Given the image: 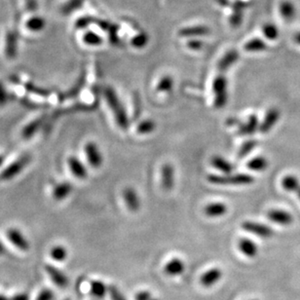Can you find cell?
<instances>
[{"label": "cell", "instance_id": "37", "mask_svg": "<svg viewBox=\"0 0 300 300\" xmlns=\"http://www.w3.org/2000/svg\"><path fill=\"white\" fill-rule=\"evenodd\" d=\"M262 30L265 37L269 40H275L279 37V29L274 24H265Z\"/></svg>", "mask_w": 300, "mask_h": 300}, {"label": "cell", "instance_id": "25", "mask_svg": "<svg viewBox=\"0 0 300 300\" xmlns=\"http://www.w3.org/2000/svg\"><path fill=\"white\" fill-rule=\"evenodd\" d=\"M282 186L285 188V190L296 194L300 199V183L296 176L286 175L282 179Z\"/></svg>", "mask_w": 300, "mask_h": 300}, {"label": "cell", "instance_id": "43", "mask_svg": "<svg viewBox=\"0 0 300 300\" xmlns=\"http://www.w3.org/2000/svg\"><path fill=\"white\" fill-rule=\"evenodd\" d=\"M55 294L50 289H43L39 292L35 300H54Z\"/></svg>", "mask_w": 300, "mask_h": 300}, {"label": "cell", "instance_id": "15", "mask_svg": "<svg viewBox=\"0 0 300 300\" xmlns=\"http://www.w3.org/2000/svg\"><path fill=\"white\" fill-rule=\"evenodd\" d=\"M239 53L236 50H230L224 54L223 58L217 64V69L219 73H224L226 70L232 67L233 65L239 59Z\"/></svg>", "mask_w": 300, "mask_h": 300}, {"label": "cell", "instance_id": "55", "mask_svg": "<svg viewBox=\"0 0 300 300\" xmlns=\"http://www.w3.org/2000/svg\"><path fill=\"white\" fill-rule=\"evenodd\" d=\"M4 162H5V157L3 155L0 154V167L4 164Z\"/></svg>", "mask_w": 300, "mask_h": 300}, {"label": "cell", "instance_id": "1", "mask_svg": "<svg viewBox=\"0 0 300 300\" xmlns=\"http://www.w3.org/2000/svg\"><path fill=\"white\" fill-rule=\"evenodd\" d=\"M105 97L107 99V105L111 111L113 112L118 126L123 130H127L130 125L129 118L127 115L126 110L123 107L121 101L117 96L116 92L111 87H107L105 90Z\"/></svg>", "mask_w": 300, "mask_h": 300}, {"label": "cell", "instance_id": "48", "mask_svg": "<svg viewBox=\"0 0 300 300\" xmlns=\"http://www.w3.org/2000/svg\"><path fill=\"white\" fill-rule=\"evenodd\" d=\"M96 23L101 29H104L106 31H108L112 27V24H110L108 21H106V19H97Z\"/></svg>", "mask_w": 300, "mask_h": 300}, {"label": "cell", "instance_id": "50", "mask_svg": "<svg viewBox=\"0 0 300 300\" xmlns=\"http://www.w3.org/2000/svg\"><path fill=\"white\" fill-rule=\"evenodd\" d=\"M29 295L26 294V293H19V294H16L14 296H12L10 300H29Z\"/></svg>", "mask_w": 300, "mask_h": 300}, {"label": "cell", "instance_id": "11", "mask_svg": "<svg viewBox=\"0 0 300 300\" xmlns=\"http://www.w3.org/2000/svg\"><path fill=\"white\" fill-rule=\"evenodd\" d=\"M185 271V263L178 257L172 258L166 263L164 266V273L169 277H177L184 274Z\"/></svg>", "mask_w": 300, "mask_h": 300}, {"label": "cell", "instance_id": "6", "mask_svg": "<svg viewBox=\"0 0 300 300\" xmlns=\"http://www.w3.org/2000/svg\"><path fill=\"white\" fill-rule=\"evenodd\" d=\"M84 150H85V154H86V158H87L89 164L95 169L101 168V166L103 165V162H104V158H103V155H102L98 146L95 143L90 142L85 146Z\"/></svg>", "mask_w": 300, "mask_h": 300}, {"label": "cell", "instance_id": "32", "mask_svg": "<svg viewBox=\"0 0 300 300\" xmlns=\"http://www.w3.org/2000/svg\"><path fill=\"white\" fill-rule=\"evenodd\" d=\"M84 1L85 0H68V2L61 9L62 14L69 15V14L75 12L76 10L82 7V5L84 4Z\"/></svg>", "mask_w": 300, "mask_h": 300}, {"label": "cell", "instance_id": "3", "mask_svg": "<svg viewBox=\"0 0 300 300\" xmlns=\"http://www.w3.org/2000/svg\"><path fill=\"white\" fill-rule=\"evenodd\" d=\"M213 92L214 94V107L223 108L225 107L228 98L227 79L223 73H219L213 79Z\"/></svg>", "mask_w": 300, "mask_h": 300}, {"label": "cell", "instance_id": "23", "mask_svg": "<svg viewBox=\"0 0 300 300\" xmlns=\"http://www.w3.org/2000/svg\"><path fill=\"white\" fill-rule=\"evenodd\" d=\"M44 120H45V116H41L29 123L22 131L23 137L26 139H29L30 137L34 136L38 132L39 129L43 125Z\"/></svg>", "mask_w": 300, "mask_h": 300}, {"label": "cell", "instance_id": "51", "mask_svg": "<svg viewBox=\"0 0 300 300\" xmlns=\"http://www.w3.org/2000/svg\"><path fill=\"white\" fill-rule=\"evenodd\" d=\"M228 124L229 125H241V123L237 119H229Z\"/></svg>", "mask_w": 300, "mask_h": 300}, {"label": "cell", "instance_id": "47", "mask_svg": "<svg viewBox=\"0 0 300 300\" xmlns=\"http://www.w3.org/2000/svg\"><path fill=\"white\" fill-rule=\"evenodd\" d=\"M152 294L147 291H138L136 294V300H150L152 298Z\"/></svg>", "mask_w": 300, "mask_h": 300}, {"label": "cell", "instance_id": "38", "mask_svg": "<svg viewBox=\"0 0 300 300\" xmlns=\"http://www.w3.org/2000/svg\"><path fill=\"white\" fill-rule=\"evenodd\" d=\"M83 40L87 45H91V46H98L103 43V38L93 31L86 32L83 36Z\"/></svg>", "mask_w": 300, "mask_h": 300}, {"label": "cell", "instance_id": "7", "mask_svg": "<svg viewBox=\"0 0 300 300\" xmlns=\"http://www.w3.org/2000/svg\"><path fill=\"white\" fill-rule=\"evenodd\" d=\"M7 238L16 248H18L23 252L29 251L30 248L29 240L25 237V235L17 228H10L7 231Z\"/></svg>", "mask_w": 300, "mask_h": 300}, {"label": "cell", "instance_id": "13", "mask_svg": "<svg viewBox=\"0 0 300 300\" xmlns=\"http://www.w3.org/2000/svg\"><path fill=\"white\" fill-rule=\"evenodd\" d=\"M123 199L127 208L131 212H137L141 208V200L136 190L132 187H127L123 191Z\"/></svg>", "mask_w": 300, "mask_h": 300}, {"label": "cell", "instance_id": "49", "mask_svg": "<svg viewBox=\"0 0 300 300\" xmlns=\"http://www.w3.org/2000/svg\"><path fill=\"white\" fill-rule=\"evenodd\" d=\"M26 6L30 12H34L37 9V2L36 0H26Z\"/></svg>", "mask_w": 300, "mask_h": 300}, {"label": "cell", "instance_id": "40", "mask_svg": "<svg viewBox=\"0 0 300 300\" xmlns=\"http://www.w3.org/2000/svg\"><path fill=\"white\" fill-rule=\"evenodd\" d=\"M84 83H85V77H84V75H83L82 78H80V79H79V81H78L77 83H76V85L74 86V88H73L72 90L68 91L67 94H65L64 98H69V97H75V96L77 95L78 93H79V92L82 90V87H83Z\"/></svg>", "mask_w": 300, "mask_h": 300}, {"label": "cell", "instance_id": "9", "mask_svg": "<svg viewBox=\"0 0 300 300\" xmlns=\"http://www.w3.org/2000/svg\"><path fill=\"white\" fill-rule=\"evenodd\" d=\"M223 273L219 268L213 267L202 274L200 278V283L205 288H212L222 280Z\"/></svg>", "mask_w": 300, "mask_h": 300}, {"label": "cell", "instance_id": "36", "mask_svg": "<svg viewBox=\"0 0 300 300\" xmlns=\"http://www.w3.org/2000/svg\"><path fill=\"white\" fill-rule=\"evenodd\" d=\"M148 35L146 34V32H139L136 35H135L132 40H131V44L136 49H142L146 47L148 43Z\"/></svg>", "mask_w": 300, "mask_h": 300}, {"label": "cell", "instance_id": "17", "mask_svg": "<svg viewBox=\"0 0 300 300\" xmlns=\"http://www.w3.org/2000/svg\"><path fill=\"white\" fill-rule=\"evenodd\" d=\"M161 184L165 190H171L174 184V169L171 164H165L161 171Z\"/></svg>", "mask_w": 300, "mask_h": 300}, {"label": "cell", "instance_id": "53", "mask_svg": "<svg viewBox=\"0 0 300 300\" xmlns=\"http://www.w3.org/2000/svg\"><path fill=\"white\" fill-rule=\"evenodd\" d=\"M294 41H295V43H297L298 45H300V32H297L294 35Z\"/></svg>", "mask_w": 300, "mask_h": 300}, {"label": "cell", "instance_id": "29", "mask_svg": "<svg viewBox=\"0 0 300 300\" xmlns=\"http://www.w3.org/2000/svg\"><path fill=\"white\" fill-rule=\"evenodd\" d=\"M245 50L247 52H252V53H256V52H263L267 49V45L266 43L261 38H253L250 41H248L245 46H244Z\"/></svg>", "mask_w": 300, "mask_h": 300}, {"label": "cell", "instance_id": "31", "mask_svg": "<svg viewBox=\"0 0 300 300\" xmlns=\"http://www.w3.org/2000/svg\"><path fill=\"white\" fill-rule=\"evenodd\" d=\"M45 26H46L45 19H43L42 17H38V16L30 18L26 24L27 29H29L30 31H34V32L41 31L42 29H44Z\"/></svg>", "mask_w": 300, "mask_h": 300}, {"label": "cell", "instance_id": "20", "mask_svg": "<svg viewBox=\"0 0 300 300\" xmlns=\"http://www.w3.org/2000/svg\"><path fill=\"white\" fill-rule=\"evenodd\" d=\"M279 11L280 15L282 16L283 19L286 22H291L295 18L296 15V8L294 4L290 1V0H284L282 1L280 6H279Z\"/></svg>", "mask_w": 300, "mask_h": 300}, {"label": "cell", "instance_id": "18", "mask_svg": "<svg viewBox=\"0 0 300 300\" xmlns=\"http://www.w3.org/2000/svg\"><path fill=\"white\" fill-rule=\"evenodd\" d=\"M259 121H258V117L254 114H252L249 117L248 121L244 124H241L239 127V131L238 134L240 136H251L252 134H254L256 132L257 129H259Z\"/></svg>", "mask_w": 300, "mask_h": 300}, {"label": "cell", "instance_id": "56", "mask_svg": "<svg viewBox=\"0 0 300 300\" xmlns=\"http://www.w3.org/2000/svg\"><path fill=\"white\" fill-rule=\"evenodd\" d=\"M0 300H10V298L4 296V295H2V294H0Z\"/></svg>", "mask_w": 300, "mask_h": 300}, {"label": "cell", "instance_id": "30", "mask_svg": "<svg viewBox=\"0 0 300 300\" xmlns=\"http://www.w3.org/2000/svg\"><path fill=\"white\" fill-rule=\"evenodd\" d=\"M50 256L55 262H65L67 259V257H68V250H67L66 247H64L62 245H57V246H55V247H53L51 249Z\"/></svg>", "mask_w": 300, "mask_h": 300}, {"label": "cell", "instance_id": "5", "mask_svg": "<svg viewBox=\"0 0 300 300\" xmlns=\"http://www.w3.org/2000/svg\"><path fill=\"white\" fill-rule=\"evenodd\" d=\"M242 228L245 231L252 233L253 235H256L257 237H261L263 239L271 238L274 234V231L272 230L270 226L263 224V223L251 222V221H247V222L243 223Z\"/></svg>", "mask_w": 300, "mask_h": 300}, {"label": "cell", "instance_id": "27", "mask_svg": "<svg viewBox=\"0 0 300 300\" xmlns=\"http://www.w3.org/2000/svg\"><path fill=\"white\" fill-rule=\"evenodd\" d=\"M90 288H91L92 294L97 298L105 297L108 292V287L104 282L99 281V280H94L91 282Z\"/></svg>", "mask_w": 300, "mask_h": 300}, {"label": "cell", "instance_id": "12", "mask_svg": "<svg viewBox=\"0 0 300 300\" xmlns=\"http://www.w3.org/2000/svg\"><path fill=\"white\" fill-rule=\"evenodd\" d=\"M267 217L271 221L272 223H277L280 225H290L293 222V216L291 213H288L284 210H270L267 213Z\"/></svg>", "mask_w": 300, "mask_h": 300}, {"label": "cell", "instance_id": "44", "mask_svg": "<svg viewBox=\"0 0 300 300\" xmlns=\"http://www.w3.org/2000/svg\"><path fill=\"white\" fill-rule=\"evenodd\" d=\"M8 99H9V95L3 83L0 82V107H4L8 103Z\"/></svg>", "mask_w": 300, "mask_h": 300}, {"label": "cell", "instance_id": "4", "mask_svg": "<svg viewBox=\"0 0 300 300\" xmlns=\"http://www.w3.org/2000/svg\"><path fill=\"white\" fill-rule=\"evenodd\" d=\"M31 161V156L29 154H25L21 156L19 159L14 161L12 164H10L8 167H6L0 174V181L6 182L13 179L17 175H19L30 163Z\"/></svg>", "mask_w": 300, "mask_h": 300}, {"label": "cell", "instance_id": "19", "mask_svg": "<svg viewBox=\"0 0 300 300\" xmlns=\"http://www.w3.org/2000/svg\"><path fill=\"white\" fill-rule=\"evenodd\" d=\"M204 213L209 217H221L227 213V206L222 202L208 204L204 209Z\"/></svg>", "mask_w": 300, "mask_h": 300}, {"label": "cell", "instance_id": "35", "mask_svg": "<svg viewBox=\"0 0 300 300\" xmlns=\"http://www.w3.org/2000/svg\"><path fill=\"white\" fill-rule=\"evenodd\" d=\"M155 127H156V125H155L154 121L148 119V120H145V121H143V122H141L138 124L136 132L138 134H141V135L150 134V133H152L154 131Z\"/></svg>", "mask_w": 300, "mask_h": 300}, {"label": "cell", "instance_id": "42", "mask_svg": "<svg viewBox=\"0 0 300 300\" xmlns=\"http://www.w3.org/2000/svg\"><path fill=\"white\" fill-rule=\"evenodd\" d=\"M95 22V19H93L92 17H88V16H85V17H82V18H80V19H78L76 21V24H75V26H76V28L78 29H84L88 28L92 23H94Z\"/></svg>", "mask_w": 300, "mask_h": 300}, {"label": "cell", "instance_id": "26", "mask_svg": "<svg viewBox=\"0 0 300 300\" xmlns=\"http://www.w3.org/2000/svg\"><path fill=\"white\" fill-rule=\"evenodd\" d=\"M211 163L213 165V167L217 169L218 171H221L223 174H231L234 170V166L229 161L225 160L223 157L218 155L213 156L211 160Z\"/></svg>", "mask_w": 300, "mask_h": 300}, {"label": "cell", "instance_id": "22", "mask_svg": "<svg viewBox=\"0 0 300 300\" xmlns=\"http://www.w3.org/2000/svg\"><path fill=\"white\" fill-rule=\"evenodd\" d=\"M210 33V29L205 26H195V27H188L181 29L178 34L183 37H197V36H203Z\"/></svg>", "mask_w": 300, "mask_h": 300}, {"label": "cell", "instance_id": "33", "mask_svg": "<svg viewBox=\"0 0 300 300\" xmlns=\"http://www.w3.org/2000/svg\"><path fill=\"white\" fill-rule=\"evenodd\" d=\"M173 87H174V79L169 75H166L160 79L157 85V91L160 93H169L173 90Z\"/></svg>", "mask_w": 300, "mask_h": 300}, {"label": "cell", "instance_id": "14", "mask_svg": "<svg viewBox=\"0 0 300 300\" xmlns=\"http://www.w3.org/2000/svg\"><path fill=\"white\" fill-rule=\"evenodd\" d=\"M68 163L70 172L75 177L80 178V179H84L87 177V169H86L85 165L83 164L77 157L70 156L68 158Z\"/></svg>", "mask_w": 300, "mask_h": 300}, {"label": "cell", "instance_id": "28", "mask_svg": "<svg viewBox=\"0 0 300 300\" xmlns=\"http://www.w3.org/2000/svg\"><path fill=\"white\" fill-rule=\"evenodd\" d=\"M268 165H269V162L265 157L257 156L252 160H250L247 166L253 172H262L268 168Z\"/></svg>", "mask_w": 300, "mask_h": 300}, {"label": "cell", "instance_id": "8", "mask_svg": "<svg viewBox=\"0 0 300 300\" xmlns=\"http://www.w3.org/2000/svg\"><path fill=\"white\" fill-rule=\"evenodd\" d=\"M280 115H281L280 110L278 108H275V107H272L267 111L266 115L264 117V119L259 126V131L262 132V134H266V133L271 131L272 128L275 126V124L279 121Z\"/></svg>", "mask_w": 300, "mask_h": 300}, {"label": "cell", "instance_id": "10", "mask_svg": "<svg viewBox=\"0 0 300 300\" xmlns=\"http://www.w3.org/2000/svg\"><path fill=\"white\" fill-rule=\"evenodd\" d=\"M45 270L48 273L49 277L53 283L58 288H66L68 286V278L64 272L61 271L57 267L47 264Z\"/></svg>", "mask_w": 300, "mask_h": 300}, {"label": "cell", "instance_id": "24", "mask_svg": "<svg viewBox=\"0 0 300 300\" xmlns=\"http://www.w3.org/2000/svg\"><path fill=\"white\" fill-rule=\"evenodd\" d=\"M18 46V36L14 31H9L6 36V56L8 58H16Z\"/></svg>", "mask_w": 300, "mask_h": 300}, {"label": "cell", "instance_id": "45", "mask_svg": "<svg viewBox=\"0 0 300 300\" xmlns=\"http://www.w3.org/2000/svg\"><path fill=\"white\" fill-rule=\"evenodd\" d=\"M243 19V12L242 11H234V13L230 18V23L234 27H238Z\"/></svg>", "mask_w": 300, "mask_h": 300}, {"label": "cell", "instance_id": "21", "mask_svg": "<svg viewBox=\"0 0 300 300\" xmlns=\"http://www.w3.org/2000/svg\"><path fill=\"white\" fill-rule=\"evenodd\" d=\"M72 185L68 182H64L57 184L53 190V198L56 201H63L67 199L72 192Z\"/></svg>", "mask_w": 300, "mask_h": 300}, {"label": "cell", "instance_id": "52", "mask_svg": "<svg viewBox=\"0 0 300 300\" xmlns=\"http://www.w3.org/2000/svg\"><path fill=\"white\" fill-rule=\"evenodd\" d=\"M217 3L221 4L222 6H226V5H229L228 1L227 0H217Z\"/></svg>", "mask_w": 300, "mask_h": 300}, {"label": "cell", "instance_id": "34", "mask_svg": "<svg viewBox=\"0 0 300 300\" xmlns=\"http://www.w3.org/2000/svg\"><path fill=\"white\" fill-rule=\"evenodd\" d=\"M256 146H257V142L256 141H254V139L247 141L241 146V148H240V150L238 152V158L239 159L245 158L247 155H249L252 152V150L256 147Z\"/></svg>", "mask_w": 300, "mask_h": 300}, {"label": "cell", "instance_id": "54", "mask_svg": "<svg viewBox=\"0 0 300 300\" xmlns=\"http://www.w3.org/2000/svg\"><path fill=\"white\" fill-rule=\"evenodd\" d=\"M4 252H5V248H4V246L2 245V243L0 242V255L4 254Z\"/></svg>", "mask_w": 300, "mask_h": 300}, {"label": "cell", "instance_id": "2", "mask_svg": "<svg viewBox=\"0 0 300 300\" xmlns=\"http://www.w3.org/2000/svg\"><path fill=\"white\" fill-rule=\"evenodd\" d=\"M208 181L211 184L217 185H249L254 182V178L251 174H210L208 176Z\"/></svg>", "mask_w": 300, "mask_h": 300}, {"label": "cell", "instance_id": "58", "mask_svg": "<svg viewBox=\"0 0 300 300\" xmlns=\"http://www.w3.org/2000/svg\"><path fill=\"white\" fill-rule=\"evenodd\" d=\"M252 300H257V299H252Z\"/></svg>", "mask_w": 300, "mask_h": 300}, {"label": "cell", "instance_id": "39", "mask_svg": "<svg viewBox=\"0 0 300 300\" xmlns=\"http://www.w3.org/2000/svg\"><path fill=\"white\" fill-rule=\"evenodd\" d=\"M25 87H26V90H28L30 93L36 94V95H39V96H41V97H48V95L50 94V91H49V90L36 87V86H34L32 83H30V82L26 83V84H25Z\"/></svg>", "mask_w": 300, "mask_h": 300}, {"label": "cell", "instance_id": "46", "mask_svg": "<svg viewBox=\"0 0 300 300\" xmlns=\"http://www.w3.org/2000/svg\"><path fill=\"white\" fill-rule=\"evenodd\" d=\"M187 46L191 50H200L203 47V42L200 40H197V39H192V40L187 42Z\"/></svg>", "mask_w": 300, "mask_h": 300}, {"label": "cell", "instance_id": "16", "mask_svg": "<svg viewBox=\"0 0 300 300\" xmlns=\"http://www.w3.org/2000/svg\"><path fill=\"white\" fill-rule=\"evenodd\" d=\"M238 248L243 254L249 258H253L258 253V247L249 238H242L238 243Z\"/></svg>", "mask_w": 300, "mask_h": 300}, {"label": "cell", "instance_id": "41", "mask_svg": "<svg viewBox=\"0 0 300 300\" xmlns=\"http://www.w3.org/2000/svg\"><path fill=\"white\" fill-rule=\"evenodd\" d=\"M108 293L110 295L111 300H126L124 294L117 288L116 286H113V285L108 286Z\"/></svg>", "mask_w": 300, "mask_h": 300}, {"label": "cell", "instance_id": "57", "mask_svg": "<svg viewBox=\"0 0 300 300\" xmlns=\"http://www.w3.org/2000/svg\"><path fill=\"white\" fill-rule=\"evenodd\" d=\"M150 300H159V299H157V298H154V297H152V298H151V299Z\"/></svg>", "mask_w": 300, "mask_h": 300}]
</instances>
